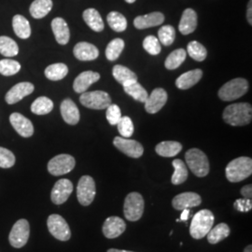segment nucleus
Masks as SVG:
<instances>
[{"instance_id": "3c124183", "label": "nucleus", "mask_w": 252, "mask_h": 252, "mask_svg": "<svg viewBox=\"0 0 252 252\" xmlns=\"http://www.w3.org/2000/svg\"><path fill=\"white\" fill-rule=\"evenodd\" d=\"M189 217V208H186V209H183L182 212H181V215H180V220H183V221H186L188 220Z\"/></svg>"}, {"instance_id": "9d476101", "label": "nucleus", "mask_w": 252, "mask_h": 252, "mask_svg": "<svg viewBox=\"0 0 252 252\" xmlns=\"http://www.w3.org/2000/svg\"><path fill=\"white\" fill-rule=\"evenodd\" d=\"M76 165L75 158L69 154H59L48 163V171L53 176H63L72 171Z\"/></svg>"}, {"instance_id": "dca6fc26", "label": "nucleus", "mask_w": 252, "mask_h": 252, "mask_svg": "<svg viewBox=\"0 0 252 252\" xmlns=\"http://www.w3.org/2000/svg\"><path fill=\"white\" fill-rule=\"evenodd\" d=\"M202 203L201 196L196 192H183L178 194L172 200V206L176 210H183L186 208L198 207Z\"/></svg>"}, {"instance_id": "c9c22d12", "label": "nucleus", "mask_w": 252, "mask_h": 252, "mask_svg": "<svg viewBox=\"0 0 252 252\" xmlns=\"http://www.w3.org/2000/svg\"><path fill=\"white\" fill-rule=\"evenodd\" d=\"M186 56L187 52L184 49H178L167 56L164 65L168 70L177 69L185 61Z\"/></svg>"}, {"instance_id": "f704fd0d", "label": "nucleus", "mask_w": 252, "mask_h": 252, "mask_svg": "<svg viewBox=\"0 0 252 252\" xmlns=\"http://www.w3.org/2000/svg\"><path fill=\"white\" fill-rule=\"evenodd\" d=\"M53 101L46 96H40L36 98L31 105V111L36 115H46L50 113L53 110Z\"/></svg>"}, {"instance_id": "c85d7f7f", "label": "nucleus", "mask_w": 252, "mask_h": 252, "mask_svg": "<svg viewBox=\"0 0 252 252\" xmlns=\"http://www.w3.org/2000/svg\"><path fill=\"white\" fill-rule=\"evenodd\" d=\"M12 27L15 34L22 39H27L31 36V27L27 18L17 14L12 19Z\"/></svg>"}, {"instance_id": "a18cd8bd", "label": "nucleus", "mask_w": 252, "mask_h": 252, "mask_svg": "<svg viewBox=\"0 0 252 252\" xmlns=\"http://www.w3.org/2000/svg\"><path fill=\"white\" fill-rule=\"evenodd\" d=\"M15 155L6 148L0 147V167L1 168H10L15 164Z\"/></svg>"}, {"instance_id": "58836bf2", "label": "nucleus", "mask_w": 252, "mask_h": 252, "mask_svg": "<svg viewBox=\"0 0 252 252\" xmlns=\"http://www.w3.org/2000/svg\"><path fill=\"white\" fill-rule=\"evenodd\" d=\"M125 49V41L122 38L111 40L106 49V56L109 61H115Z\"/></svg>"}, {"instance_id": "7c9ffc66", "label": "nucleus", "mask_w": 252, "mask_h": 252, "mask_svg": "<svg viewBox=\"0 0 252 252\" xmlns=\"http://www.w3.org/2000/svg\"><path fill=\"white\" fill-rule=\"evenodd\" d=\"M231 230L226 223H220L216 227L211 228V230L207 233V237L208 242L212 245L218 244L224 240L229 236Z\"/></svg>"}, {"instance_id": "a878e982", "label": "nucleus", "mask_w": 252, "mask_h": 252, "mask_svg": "<svg viewBox=\"0 0 252 252\" xmlns=\"http://www.w3.org/2000/svg\"><path fill=\"white\" fill-rule=\"evenodd\" d=\"M82 17L87 26L95 32H101L104 30V22L99 12L95 9H87L83 11Z\"/></svg>"}, {"instance_id": "37998d69", "label": "nucleus", "mask_w": 252, "mask_h": 252, "mask_svg": "<svg viewBox=\"0 0 252 252\" xmlns=\"http://www.w3.org/2000/svg\"><path fill=\"white\" fill-rule=\"evenodd\" d=\"M116 126L122 137L129 138L134 134V124L132 120L127 116L121 118Z\"/></svg>"}, {"instance_id": "aec40b11", "label": "nucleus", "mask_w": 252, "mask_h": 252, "mask_svg": "<svg viewBox=\"0 0 252 252\" xmlns=\"http://www.w3.org/2000/svg\"><path fill=\"white\" fill-rule=\"evenodd\" d=\"M100 80V74L94 71H84L81 73L74 81L73 83V89L78 93L82 94L88 90L92 84Z\"/></svg>"}, {"instance_id": "49530a36", "label": "nucleus", "mask_w": 252, "mask_h": 252, "mask_svg": "<svg viewBox=\"0 0 252 252\" xmlns=\"http://www.w3.org/2000/svg\"><path fill=\"white\" fill-rule=\"evenodd\" d=\"M106 109H107L106 118H107L109 125L116 126L122 118L121 109L116 104H110Z\"/></svg>"}, {"instance_id": "393cba45", "label": "nucleus", "mask_w": 252, "mask_h": 252, "mask_svg": "<svg viewBox=\"0 0 252 252\" xmlns=\"http://www.w3.org/2000/svg\"><path fill=\"white\" fill-rule=\"evenodd\" d=\"M203 77L201 69H193L182 74L176 81V86L180 90H187L194 86Z\"/></svg>"}, {"instance_id": "6e6552de", "label": "nucleus", "mask_w": 252, "mask_h": 252, "mask_svg": "<svg viewBox=\"0 0 252 252\" xmlns=\"http://www.w3.org/2000/svg\"><path fill=\"white\" fill-rule=\"evenodd\" d=\"M96 194L95 182L90 176H82L77 186V197L81 206L88 207Z\"/></svg>"}, {"instance_id": "c756f323", "label": "nucleus", "mask_w": 252, "mask_h": 252, "mask_svg": "<svg viewBox=\"0 0 252 252\" xmlns=\"http://www.w3.org/2000/svg\"><path fill=\"white\" fill-rule=\"evenodd\" d=\"M182 150V145L177 141H162L156 146L155 151L162 157H174Z\"/></svg>"}, {"instance_id": "603ef678", "label": "nucleus", "mask_w": 252, "mask_h": 252, "mask_svg": "<svg viewBox=\"0 0 252 252\" xmlns=\"http://www.w3.org/2000/svg\"><path fill=\"white\" fill-rule=\"evenodd\" d=\"M107 252H129V251H125V250H117V249H110Z\"/></svg>"}, {"instance_id": "f03ea898", "label": "nucleus", "mask_w": 252, "mask_h": 252, "mask_svg": "<svg viewBox=\"0 0 252 252\" xmlns=\"http://www.w3.org/2000/svg\"><path fill=\"white\" fill-rule=\"evenodd\" d=\"M226 178L236 183L248 179L252 174V160L250 157H239L228 163L225 168Z\"/></svg>"}, {"instance_id": "1a4fd4ad", "label": "nucleus", "mask_w": 252, "mask_h": 252, "mask_svg": "<svg viewBox=\"0 0 252 252\" xmlns=\"http://www.w3.org/2000/svg\"><path fill=\"white\" fill-rule=\"evenodd\" d=\"M49 232L60 241H67L71 237V231L66 220L58 214H52L47 220Z\"/></svg>"}, {"instance_id": "cd10ccee", "label": "nucleus", "mask_w": 252, "mask_h": 252, "mask_svg": "<svg viewBox=\"0 0 252 252\" xmlns=\"http://www.w3.org/2000/svg\"><path fill=\"white\" fill-rule=\"evenodd\" d=\"M112 75H113L114 79L119 83H121L123 86H125L128 83L137 81L136 74L133 72L132 70H130L128 67L121 65V64H117L113 67Z\"/></svg>"}, {"instance_id": "8fccbe9b", "label": "nucleus", "mask_w": 252, "mask_h": 252, "mask_svg": "<svg viewBox=\"0 0 252 252\" xmlns=\"http://www.w3.org/2000/svg\"><path fill=\"white\" fill-rule=\"evenodd\" d=\"M252 1L250 0L249 5H248V11H247V19L250 25H252Z\"/></svg>"}, {"instance_id": "5fc2aeb1", "label": "nucleus", "mask_w": 252, "mask_h": 252, "mask_svg": "<svg viewBox=\"0 0 252 252\" xmlns=\"http://www.w3.org/2000/svg\"><path fill=\"white\" fill-rule=\"evenodd\" d=\"M126 1L127 3H129V4H132V3L135 2V0H126Z\"/></svg>"}, {"instance_id": "4468645a", "label": "nucleus", "mask_w": 252, "mask_h": 252, "mask_svg": "<svg viewBox=\"0 0 252 252\" xmlns=\"http://www.w3.org/2000/svg\"><path fill=\"white\" fill-rule=\"evenodd\" d=\"M168 98L166 91L162 88H156L153 91L151 94L148 95V98L145 101L146 111L150 114H155L162 109L166 104Z\"/></svg>"}, {"instance_id": "423d86ee", "label": "nucleus", "mask_w": 252, "mask_h": 252, "mask_svg": "<svg viewBox=\"0 0 252 252\" xmlns=\"http://www.w3.org/2000/svg\"><path fill=\"white\" fill-rule=\"evenodd\" d=\"M144 199L138 192H130L125 200L124 212L126 220L129 221H137L141 219L144 212Z\"/></svg>"}, {"instance_id": "5701e85b", "label": "nucleus", "mask_w": 252, "mask_h": 252, "mask_svg": "<svg viewBox=\"0 0 252 252\" xmlns=\"http://www.w3.org/2000/svg\"><path fill=\"white\" fill-rule=\"evenodd\" d=\"M52 29L54 32L56 41L61 44L65 45L68 43L70 38V31L66 22L63 18L57 17L52 21Z\"/></svg>"}, {"instance_id": "f3484780", "label": "nucleus", "mask_w": 252, "mask_h": 252, "mask_svg": "<svg viewBox=\"0 0 252 252\" xmlns=\"http://www.w3.org/2000/svg\"><path fill=\"white\" fill-rule=\"evenodd\" d=\"M34 85L30 82H20L14 85L10 90L6 94L5 100L9 105L18 103L27 95L31 94L34 92Z\"/></svg>"}, {"instance_id": "72a5a7b5", "label": "nucleus", "mask_w": 252, "mask_h": 252, "mask_svg": "<svg viewBox=\"0 0 252 252\" xmlns=\"http://www.w3.org/2000/svg\"><path fill=\"white\" fill-rule=\"evenodd\" d=\"M68 67L63 63H53L45 69V76L50 81H61L67 75Z\"/></svg>"}, {"instance_id": "f257e3e1", "label": "nucleus", "mask_w": 252, "mask_h": 252, "mask_svg": "<svg viewBox=\"0 0 252 252\" xmlns=\"http://www.w3.org/2000/svg\"><path fill=\"white\" fill-rule=\"evenodd\" d=\"M223 120L232 126H244L252 122V107L249 103H235L223 111Z\"/></svg>"}, {"instance_id": "473e14b6", "label": "nucleus", "mask_w": 252, "mask_h": 252, "mask_svg": "<svg viewBox=\"0 0 252 252\" xmlns=\"http://www.w3.org/2000/svg\"><path fill=\"white\" fill-rule=\"evenodd\" d=\"M172 165L175 169L172 176L171 182L174 185H180L185 182L188 179V169L185 162L180 159H176L172 162Z\"/></svg>"}, {"instance_id": "a211bd4d", "label": "nucleus", "mask_w": 252, "mask_h": 252, "mask_svg": "<svg viewBox=\"0 0 252 252\" xmlns=\"http://www.w3.org/2000/svg\"><path fill=\"white\" fill-rule=\"evenodd\" d=\"M9 122L19 135L23 137H30L34 134V126L30 120L24 115L14 112L9 116Z\"/></svg>"}, {"instance_id": "ea45409f", "label": "nucleus", "mask_w": 252, "mask_h": 252, "mask_svg": "<svg viewBox=\"0 0 252 252\" xmlns=\"http://www.w3.org/2000/svg\"><path fill=\"white\" fill-rule=\"evenodd\" d=\"M187 54H189L193 60L197 62H203L207 58V49L201 43H199L198 41L193 40L190 41L187 46Z\"/></svg>"}, {"instance_id": "f8f14e48", "label": "nucleus", "mask_w": 252, "mask_h": 252, "mask_svg": "<svg viewBox=\"0 0 252 252\" xmlns=\"http://www.w3.org/2000/svg\"><path fill=\"white\" fill-rule=\"evenodd\" d=\"M113 145L119 151L125 153L128 157L131 158H139L144 153L143 146L130 138H125L122 136H116L113 140Z\"/></svg>"}, {"instance_id": "de8ad7c7", "label": "nucleus", "mask_w": 252, "mask_h": 252, "mask_svg": "<svg viewBox=\"0 0 252 252\" xmlns=\"http://www.w3.org/2000/svg\"><path fill=\"white\" fill-rule=\"evenodd\" d=\"M234 207L240 212H249L252 208V199H237L234 202Z\"/></svg>"}, {"instance_id": "bb28decb", "label": "nucleus", "mask_w": 252, "mask_h": 252, "mask_svg": "<svg viewBox=\"0 0 252 252\" xmlns=\"http://www.w3.org/2000/svg\"><path fill=\"white\" fill-rule=\"evenodd\" d=\"M53 9V0H35L30 8L29 11L33 18L42 19Z\"/></svg>"}, {"instance_id": "20e7f679", "label": "nucleus", "mask_w": 252, "mask_h": 252, "mask_svg": "<svg viewBox=\"0 0 252 252\" xmlns=\"http://www.w3.org/2000/svg\"><path fill=\"white\" fill-rule=\"evenodd\" d=\"M185 160L190 171L196 177L204 178L209 173L208 158L201 150L190 149L185 154Z\"/></svg>"}, {"instance_id": "4c0bfd02", "label": "nucleus", "mask_w": 252, "mask_h": 252, "mask_svg": "<svg viewBox=\"0 0 252 252\" xmlns=\"http://www.w3.org/2000/svg\"><path fill=\"white\" fill-rule=\"evenodd\" d=\"M0 54L8 57L16 56L19 54L17 43L9 36H0Z\"/></svg>"}, {"instance_id": "4be33fe9", "label": "nucleus", "mask_w": 252, "mask_h": 252, "mask_svg": "<svg viewBox=\"0 0 252 252\" xmlns=\"http://www.w3.org/2000/svg\"><path fill=\"white\" fill-rule=\"evenodd\" d=\"M164 22V15L162 12H152L150 14L137 16L134 20V26L137 29H146L150 27L161 26Z\"/></svg>"}, {"instance_id": "e433bc0d", "label": "nucleus", "mask_w": 252, "mask_h": 252, "mask_svg": "<svg viewBox=\"0 0 252 252\" xmlns=\"http://www.w3.org/2000/svg\"><path fill=\"white\" fill-rule=\"evenodd\" d=\"M107 21L108 26L115 32H124L127 28V20L118 11L109 12L107 16Z\"/></svg>"}, {"instance_id": "864d4df0", "label": "nucleus", "mask_w": 252, "mask_h": 252, "mask_svg": "<svg viewBox=\"0 0 252 252\" xmlns=\"http://www.w3.org/2000/svg\"><path fill=\"white\" fill-rule=\"evenodd\" d=\"M244 252H252V245H249L246 249H245V251Z\"/></svg>"}, {"instance_id": "412c9836", "label": "nucleus", "mask_w": 252, "mask_h": 252, "mask_svg": "<svg viewBox=\"0 0 252 252\" xmlns=\"http://www.w3.org/2000/svg\"><path fill=\"white\" fill-rule=\"evenodd\" d=\"M61 114L63 121L70 126H76L80 122V110L71 99H64L61 104Z\"/></svg>"}, {"instance_id": "9b49d317", "label": "nucleus", "mask_w": 252, "mask_h": 252, "mask_svg": "<svg viewBox=\"0 0 252 252\" xmlns=\"http://www.w3.org/2000/svg\"><path fill=\"white\" fill-rule=\"evenodd\" d=\"M30 235V226L27 220L22 219L17 220L9 235V244L16 249L23 248L27 245Z\"/></svg>"}, {"instance_id": "c03bdc74", "label": "nucleus", "mask_w": 252, "mask_h": 252, "mask_svg": "<svg viewBox=\"0 0 252 252\" xmlns=\"http://www.w3.org/2000/svg\"><path fill=\"white\" fill-rule=\"evenodd\" d=\"M143 48L147 53L152 55H158L161 53V43L159 39L154 36H148L143 40Z\"/></svg>"}, {"instance_id": "39448f33", "label": "nucleus", "mask_w": 252, "mask_h": 252, "mask_svg": "<svg viewBox=\"0 0 252 252\" xmlns=\"http://www.w3.org/2000/svg\"><path fill=\"white\" fill-rule=\"evenodd\" d=\"M249 90V82L243 78H236L225 83L218 93L220 99L225 102L238 99Z\"/></svg>"}, {"instance_id": "09e8293b", "label": "nucleus", "mask_w": 252, "mask_h": 252, "mask_svg": "<svg viewBox=\"0 0 252 252\" xmlns=\"http://www.w3.org/2000/svg\"><path fill=\"white\" fill-rule=\"evenodd\" d=\"M241 194L243 195L244 198L252 199V184L246 185L240 190Z\"/></svg>"}, {"instance_id": "79ce46f5", "label": "nucleus", "mask_w": 252, "mask_h": 252, "mask_svg": "<svg viewBox=\"0 0 252 252\" xmlns=\"http://www.w3.org/2000/svg\"><path fill=\"white\" fill-rule=\"evenodd\" d=\"M21 64L17 61L11 59L0 60V74L3 76H12L20 71Z\"/></svg>"}, {"instance_id": "2eb2a0df", "label": "nucleus", "mask_w": 252, "mask_h": 252, "mask_svg": "<svg viewBox=\"0 0 252 252\" xmlns=\"http://www.w3.org/2000/svg\"><path fill=\"white\" fill-rule=\"evenodd\" d=\"M126 223L120 217L111 216L108 218L103 224V234L109 239L117 238L125 233Z\"/></svg>"}, {"instance_id": "0eeeda50", "label": "nucleus", "mask_w": 252, "mask_h": 252, "mask_svg": "<svg viewBox=\"0 0 252 252\" xmlns=\"http://www.w3.org/2000/svg\"><path fill=\"white\" fill-rule=\"evenodd\" d=\"M80 102L91 109H106L111 104V98L108 93L103 91L84 92L81 94Z\"/></svg>"}, {"instance_id": "a19ab883", "label": "nucleus", "mask_w": 252, "mask_h": 252, "mask_svg": "<svg viewBox=\"0 0 252 252\" xmlns=\"http://www.w3.org/2000/svg\"><path fill=\"white\" fill-rule=\"evenodd\" d=\"M158 39L162 45L170 46L175 40L176 30L172 26H163L158 31Z\"/></svg>"}, {"instance_id": "2f4dec72", "label": "nucleus", "mask_w": 252, "mask_h": 252, "mask_svg": "<svg viewBox=\"0 0 252 252\" xmlns=\"http://www.w3.org/2000/svg\"><path fill=\"white\" fill-rule=\"evenodd\" d=\"M124 90L128 95L132 96L135 101H138L141 103H145V101L147 100L149 95L148 92L145 90L144 87L137 81L126 84L124 86Z\"/></svg>"}, {"instance_id": "b1692460", "label": "nucleus", "mask_w": 252, "mask_h": 252, "mask_svg": "<svg viewBox=\"0 0 252 252\" xmlns=\"http://www.w3.org/2000/svg\"><path fill=\"white\" fill-rule=\"evenodd\" d=\"M197 27V14L192 9H186L180 19L179 30L182 35L191 34Z\"/></svg>"}, {"instance_id": "7ed1b4c3", "label": "nucleus", "mask_w": 252, "mask_h": 252, "mask_svg": "<svg viewBox=\"0 0 252 252\" xmlns=\"http://www.w3.org/2000/svg\"><path fill=\"white\" fill-rule=\"evenodd\" d=\"M214 215L208 209L198 211L191 220L189 226V234L194 239H202L207 236L214 223Z\"/></svg>"}, {"instance_id": "6ab92c4d", "label": "nucleus", "mask_w": 252, "mask_h": 252, "mask_svg": "<svg viewBox=\"0 0 252 252\" xmlns=\"http://www.w3.org/2000/svg\"><path fill=\"white\" fill-rule=\"evenodd\" d=\"M73 54L80 61H93L99 56L98 49L88 42H79L73 49Z\"/></svg>"}, {"instance_id": "ddd939ff", "label": "nucleus", "mask_w": 252, "mask_h": 252, "mask_svg": "<svg viewBox=\"0 0 252 252\" xmlns=\"http://www.w3.org/2000/svg\"><path fill=\"white\" fill-rule=\"evenodd\" d=\"M72 191L73 184L70 180L66 179L59 180L54 184V188L52 189L51 199L55 205H62L69 198Z\"/></svg>"}]
</instances>
